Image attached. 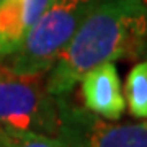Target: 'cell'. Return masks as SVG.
<instances>
[{
  "mask_svg": "<svg viewBox=\"0 0 147 147\" xmlns=\"http://www.w3.org/2000/svg\"><path fill=\"white\" fill-rule=\"evenodd\" d=\"M146 42L147 5L142 0H98L46 74L47 92L56 98L67 96L87 70L139 59Z\"/></svg>",
  "mask_w": 147,
  "mask_h": 147,
  "instance_id": "obj_1",
  "label": "cell"
},
{
  "mask_svg": "<svg viewBox=\"0 0 147 147\" xmlns=\"http://www.w3.org/2000/svg\"><path fill=\"white\" fill-rule=\"evenodd\" d=\"M98 0H53L20 47L2 65L23 75H46Z\"/></svg>",
  "mask_w": 147,
  "mask_h": 147,
  "instance_id": "obj_2",
  "label": "cell"
},
{
  "mask_svg": "<svg viewBox=\"0 0 147 147\" xmlns=\"http://www.w3.org/2000/svg\"><path fill=\"white\" fill-rule=\"evenodd\" d=\"M0 126L57 137V98L47 92L46 75H23L0 64Z\"/></svg>",
  "mask_w": 147,
  "mask_h": 147,
  "instance_id": "obj_3",
  "label": "cell"
},
{
  "mask_svg": "<svg viewBox=\"0 0 147 147\" xmlns=\"http://www.w3.org/2000/svg\"><path fill=\"white\" fill-rule=\"evenodd\" d=\"M59 134L65 147H147V121H106L70 100L59 96Z\"/></svg>",
  "mask_w": 147,
  "mask_h": 147,
  "instance_id": "obj_4",
  "label": "cell"
},
{
  "mask_svg": "<svg viewBox=\"0 0 147 147\" xmlns=\"http://www.w3.org/2000/svg\"><path fill=\"white\" fill-rule=\"evenodd\" d=\"M82 106L106 121H119L126 110L121 79L115 62L90 69L80 77Z\"/></svg>",
  "mask_w": 147,
  "mask_h": 147,
  "instance_id": "obj_5",
  "label": "cell"
},
{
  "mask_svg": "<svg viewBox=\"0 0 147 147\" xmlns=\"http://www.w3.org/2000/svg\"><path fill=\"white\" fill-rule=\"evenodd\" d=\"M53 0H0V62L20 47Z\"/></svg>",
  "mask_w": 147,
  "mask_h": 147,
  "instance_id": "obj_6",
  "label": "cell"
},
{
  "mask_svg": "<svg viewBox=\"0 0 147 147\" xmlns=\"http://www.w3.org/2000/svg\"><path fill=\"white\" fill-rule=\"evenodd\" d=\"M123 93L131 116L147 121V61L134 64L126 77Z\"/></svg>",
  "mask_w": 147,
  "mask_h": 147,
  "instance_id": "obj_7",
  "label": "cell"
},
{
  "mask_svg": "<svg viewBox=\"0 0 147 147\" xmlns=\"http://www.w3.org/2000/svg\"><path fill=\"white\" fill-rule=\"evenodd\" d=\"M0 147H65L59 137L13 131L0 126Z\"/></svg>",
  "mask_w": 147,
  "mask_h": 147,
  "instance_id": "obj_8",
  "label": "cell"
},
{
  "mask_svg": "<svg viewBox=\"0 0 147 147\" xmlns=\"http://www.w3.org/2000/svg\"><path fill=\"white\" fill-rule=\"evenodd\" d=\"M142 56L146 57V61H147V42H146V47H144V53H142Z\"/></svg>",
  "mask_w": 147,
  "mask_h": 147,
  "instance_id": "obj_9",
  "label": "cell"
},
{
  "mask_svg": "<svg viewBox=\"0 0 147 147\" xmlns=\"http://www.w3.org/2000/svg\"><path fill=\"white\" fill-rule=\"evenodd\" d=\"M142 2H144V3H146V5H147V0H142Z\"/></svg>",
  "mask_w": 147,
  "mask_h": 147,
  "instance_id": "obj_10",
  "label": "cell"
}]
</instances>
